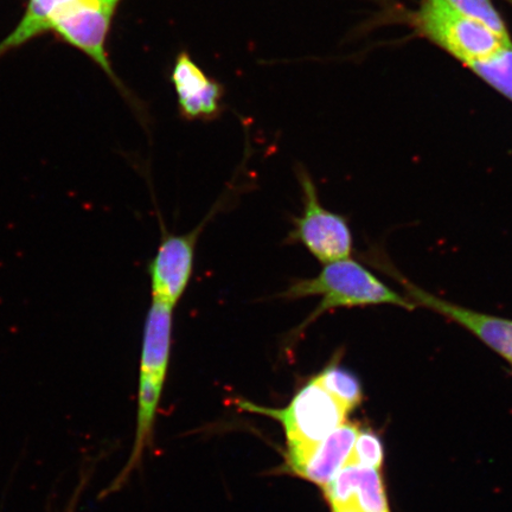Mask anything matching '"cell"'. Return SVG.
Here are the masks:
<instances>
[{"instance_id": "obj_9", "label": "cell", "mask_w": 512, "mask_h": 512, "mask_svg": "<svg viewBox=\"0 0 512 512\" xmlns=\"http://www.w3.org/2000/svg\"><path fill=\"white\" fill-rule=\"evenodd\" d=\"M323 489L332 509L390 512L381 473L373 467L347 463Z\"/></svg>"}, {"instance_id": "obj_11", "label": "cell", "mask_w": 512, "mask_h": 512, "mask_svg": "<svg viewBox=\"0 0 512 512\" xmlns=\"http://www.w3.org/2000/svg\"><path fill=\"white\" fill-rule=\"evenodd\" d=\"M357 435L358 428L344 422L312 451L296 475L324 488L348 463Z\"/></svg>"}, {"instance_id": "obj_12", "label": "cell", "mask_w": 512, "mask_h": 512, "mask_svg": "<svg viewBox=\"0 0 512 512\" xmlns=\"http://www.w3.org/2000/svg\"><path fill=\"white\" fill-rule=\"evenodd\" d=\"M69 0H29L21 22L0 42V57L50 31L51 21Z\"/></svg>"}, {"instance_id": "obj_2", "label": "cell", "mask_w": 512, "mask_h": 512, "mask_svg": "<svg viewBox=\"0 0 512 512\" xmlns=\"http://www.w3.org/2000/svg\"><path fill=\"white\" fill-rule=\"evenodd\" d=\"M245 411L265 414L281 422L287 438V466L296 473L315 448L341 426L348 411L334 396L311 379L285 409L258 407L241 401Z\"/></svg>"}, {"instance_id": "obj_1", "label": "cell", "mask_w": 512, "mask_h": 512, "mask_svg": "<svg viewBox=\"0 0 512 512\" xmlns=\"http://www.w3.org/2000/svg\"><path fill=\"white\" fill-rule=\"evenodd\" d=\"M322 297L317 309L313 311L297 332H302L324 313L336 309H350L371 305H394L402 309L413 310L411 300L400 296L386 284L352 259H344L324 265L317 277L294 281L281 294L285 299Z\"/></svg>"}, {"instance_id": "obj_7", "label": "cell", "mask_w": 512, "mask_h": 512, "mask_svg": "<svg viewBox=\"0 0 512 512\" xmlns=\"http://www.w3.org/2000/svg\"><path fill=\"white\" fill-rule=\"evenodd\" d=\"M408 299L416 306H424L439 315L453 320L463 326L488 347L512 363V320L486 315V313L473 311L467 307L447 302V300L433 296L413 284L403 283Z\"/></svg>"}, {"instance_id": "obj_6", "label": "cell", "mask_w": 512, "mask_h": 512, "mask_svg": "<svg viewBox=\"0 0 512 512\" xmlns=\"http://www.w3.org/2000/svg\"><path fill=\"white\" fill-rule=\"evenodd\" d=\"M201 229L184 235L164 234L149 264L152 299L175 307L183 297L194 271L195 249Z\"/></svg>"}, {"instance_id": "obj_13", "label": "cell", "mask_w": 512, "mask_h": 512, "mask_svg": "<svg viewBox=\"0 0 512 512\" xmlns=\"http://www.w3.org/2000/svg\"><path fill=\"white\" fill-rule=\"evenodd\" d=\"M326 392L347 409L348 413L360 405L362 401V386L358 377L337 363H330L313 377Z\"/></svg>"}, {"instance_id": "obj_17", "label": "cell", "mask_w": 512, "mask_h": 512, "mask_svg": "<svg viewBox=\"0 0 512 512\" xmlns=\"http://www.w3.org/2000/svg\"><path fill=\"white\" fill-rule=\"evenodd\" d=\"M93 476L92 467H87L85 471L81 473L79 478L78 485L75 486L72 496H70L69 501L61 512H76L78 509V505L80 503L81 496L83 491L86 490L89 482H91Z\"/></svg>"}, {"instance_id": "obj_3", "label": "cell", "mask_w": 512, "mask_h": 512, "mask_svg": "<svg viewBox=\"0 0 512 512\" xmlns=\"http://www.w3.org/2000/svg\"><path fill=\"white\" fill-rule=\"evenodd\" d=\"M415 23L422 35L466 67L512 44L462 14L448 0H424Z\"/></svg>"}, {"instance_id": "obj_15", "label": "cell", "mask_w": 512, "mask_h": 512, "mask_svg": "<svg viewBox=\"0 0 512 512\" xmlns=\"http://www.w3.org/2000/svg\"><path fill=\"white\" fill-rule=\"evenodd\" d=\"M448 3L465 16L483 24L504 42H512L507 25L490 0H448Z\"/></svg>"}, {"instance_id": "obj_8", "label": "cell", "mask_w": 512, "mask_h": 512, "mask_svg": "<svg viewBox=\"0 0 512 512\" xmlns=\"http://www.w3.org/2000/svg\"><path fill=\"white\" fill-rule=\"evenodd\" d=\"M179 113L187 120H214L223 111V87L209 78L188 53L177 56L171 73Z\"/></svg>"}, {"instance_id": "obj_19", "label": "cell", "mask_w": 512, "mask_h": 512, "mask_svg": "<svg viewBox=\"0 0 512 512\" xmlns=\"http://www.w3.org/2000/svg\"><path fill=\"white\" fill-rule=\"evenodd\" d=\"M507 2L511 3L512 4V0H507Z\"/></svg>"}, {"instance_id": "obj_4", "label": "cell", "mask_w": 512, "mask_h": 512, "mask_svg": "<svg viewBox=\"0 0 512 512\" xmlns=\"http://www.w3.org/2000/svg\"><path fill=\"white\" fill-rule=\"evenodd\" d=\"M298 181L304 209L302 215L294 217L287 243H299L324 265L349 259L352 234L347 220L320 204L316 184L306 170L298 171Z\"/></svg>"}, {"instance_id": "obj_16", "label": "cell", "mask_w": 512, "mask_h": 512, "mask_svg": "<svg viewBox=\"0 0 512 512\" xmlns=\"http://www.w3.org/2000/svg\"><path fill=\"white\" fill-rule=\"evenodd\" d=\"M384 458L383 445L379 435L371 431L358 433L354 450L348 463L380 470Z\"/></svg>"}, {"instance_id": "obj_5", "label": "cell", "mask_w": 512, "mask_h": 512, "mask_svg": "<svg viewBox=\"0 0 512 512\" xmlns=\"http://www.w3.org/2000/svg\"><path fill=\"white\" fill-rule=\"evenodd\" d=\"M121 2L123 0H69L57 11L50 25V31L81 50L112 79L114 73L106 42Z\"/></svg>"}, {"instance_id": "obj_10", "label": "cell", "mask_w": 512, "mask_h": 512, "mask_svg": "<svg viewBox=\"0 0 512 512\" xmlns=\"http://www.w3.org/2000/svg\"><path fill=\"white\" fill-rule=\"evenodd\" d=\"M172 328L174 307L152 299L144 324L139 379L165 383L170 364Z\"/></svg>"}, {"instance_id": "obj_18", "label": "cell", "mask_w": 512, "mask_h": 512, "mask_svg": "<svg viewBox=\"0 0 512 512\" xmlns=\"http://www.w3.org/2000/svg\"><path fill=\"white\" fill-rule=\"evenodd\" d=\"M332 512H356V511L348 510V509H332Z\"/></svg>"}, {"instance_id": "obj_14", "label": "cell", "mask_w": 512, "mask_h": 512, "mask_svg": "<svg viewBox=\"0 0 512 512\" xmlns=\"http://www.w3.org/2000/svg\"><path fill=\"white\" fill-rule=\"evenodd\" d=\"M467 68L512 102V44Z\"/></svg>"}]
</instances>
